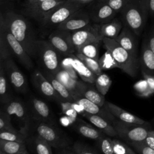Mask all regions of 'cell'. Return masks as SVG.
Masks as SVG:
<instances>
[{
	"mask_svg": "<svg viewBox=\"0 0 154 154\" xmlns=\"http://www.w3.org/2000/svg\"><path fill=\"white\" fill-rule=\"evenodd\" d=\"M8 31L22 44L32 58L35 57V43L37 40L29 21L14 11L7 10L3 13Z\"/></svg>",
	"mask_w": 154,
	"mask_h": 154,
	"instance_id": "6da1fadb",
	"label": "cell"
},
{
	"mask_svg": "<svg viewBox=\"0 0 154 154\" xmlns=\"http://www.w3.org/2000/svg\"><path fill=\"white\" fill-rule=\"evenodd\" d=\"M120 13L123 25L139 36L143 31L149 16V0H129Z\"/></svg>",
	"mask_w": 154,
	"mask_h": 154,
	"instance_id": "7a4b0ae2",
	"label": "cell"
},
{
	"mask_svg": "<svg viewBox=\"0 0 154 154\" xmlns=\"http://www.w3.org/2000/svg\"><path fill=\"white\" fill-rule=\"evenodd\" d=\"M62 55L46 40L37 39L35 43V57L40 70L55 75L60 69Z\"/></svg>",
	"mask_w": 154,
	"mask_h": 154,
	"instance_id": "3957f363",
	"label": "cell"
},
{
	"mask_svg": "<svg viewBox=\"0 0 154 154\" xmlns=\"http://www.w3.org/2000/svg\"><path fill=\"white\" fill-rule=\"evenodd\" d=\"M104 48L112 55L119 68L131 77H135L140 68L139 58L124 49L114 38L103 37L102 40Z\"/></svg>",
	"mask_w": 154,
	"mask_h": 154,
	"instance_id": "277c9868",
	"label": "cell"
},
{
	"mask_svg": "<svg viewBox=\"0 0 154 154\" xmlns=\"http://www.w3.org/2000/svg\"><path fill=\"white\" fill-rule=\"evenodd\" d=\"M83 5L70 0H66L50 11L40 23L42 34L48 35L57 26L82 8Z\"/></svg>",
	"mask_w": 154,
	"mask_h": 154,
	"instance_id": "5b68a950",
	"label": "cell"
},
{
	"mask_svg": "<svg viewBox=\"0 0 154 154\" xmlns=\"http://www.w3.org/2000/svg\"><path fill=\"white\" fill-rule=\"evenodd\" d=\"M16 123L19 131L28 136L30 134L32 119L28 105L18 97H13L1 107Z\"/></svg>",
	"mask_w": 154,
	"mask_h": 154,
	"instance_id": "8992f818",
	"label": "cell"
},
{
	"mask_svg": "<svg viewBox=\"0 0 154 154\" xmlns=\"http://www.w3.org/2000/svg\"><path fill=\"white\" fill-rule=\"evenodd\" d=\"M36 133L45 138L54 149H61L72 145L70 138L57 125L35 121Z\"/></svg>",
	"mask_w": 154,
	"mask_h": 154,
	"instance_id": "52a82bcc",
	"label": "cell"
},
{
	"mask_svg": "<svg viewBox=\"0 0 154 154\" xmlns=\"http://www.w3.org/2000/svg\"><path fill=\"white\" fill-rule=\"evenodd\" d=\"M117 136L126 143L131 141L144 140L149 131L152 129L150 124L140 125L122 121L116 117L112 122Z\"/></svg>",
	"mask_w": 154,
	"mask_h": 154,
	"instance_id": "ba28073f",
	"label": "cell"
},
{
	"mask_svg": "<svg viewBox=\"0 0 154 154\" xmlns=\"http://www.w3.org/2000/svg\"><path fill=\"white\" fill-rule=\"evenodd\" d=\"M0 32H2L4 34L12 55H14L18 61L26 69H32L34 67V63L31 57L22 44L7 29L2 12H1L0 14Z\"/></svg>",
	"mask_w": 154,
	"mask_h": 154,
	"instance_id": "9c48e42d",
	"label": "cell"
},
{
	"mask_svg": "<svg viewBox=\"0 0 154 154\" xmlns=\"http://www.w3.org/2000/svg\"><path fill=\"white\" fill-rule=\"evenodd\" d=\"M48 40L62 56L69 55L76 52L70 31L55 29L50 32Z\"/></svg>",
	"mask_w": 154,
	"mask_h": 154,
	"instance_id": "30bf717a",
	"label": "cell"
},
{
	"mask_svg": "<svg viewBox=\"0 0 154 154\" xmlns=\"http://www.w3.org/2000/svg\"><path fill=\"white\" fill-rule=\"evenodd\" d=\"M27 105L32 120L57 125L54 114L45 102L32 96L28 100Z\"/></svg>",
	"mask_w": 154,
	"mask_h": 154,
	"instance_id": "8fae6325",
	"label": "cell"
},
{
	"mask_svg": "<svg viewBox=\"0 0 154 154\" xmlns=\"http://www.w3.org/2000/svg\"><path fill=\"white\" fill-rule=\"evenodd\" d=\"M2 62L7 77L14 89L19 93H26L28 90L26 79L11 57Z\"/></svg>",
	"mask_w": 154,
	"mask_h": 154,
	"instance_id": "7c38bea8",
	"label": "cell"
},
{
	"mask_svg": "<svg viewBox=\"0 0 154 154\" xmlns=\"http://www.w3.org/2000/svg\"><path fill=\"white\" fill-rule=\"evenodd\" d=\"M98 25L90 23L81 29L71 32L72 40L76 51L87 43L93 42H102V38L99 32Z\"/></svg>",
	"mask_w": 154,
	"mask_h": 154,
	"instance_id": "4fadbf2b",
	"label": "cell"
},
{
	"mask_svg": "<svg viewBox=\"0 0 154 154\" xmlns=\"http://www.w3.org/2000/svg\"><path fill=\"white\" fill-rule=\"evenodd\" d=\"M31 81L35 88L43 96L48 99L55 100L58 102L60 100L53 85L40 69H35L34 70L31 75Z\"/></svg>",
	"mask_w": 154,
	"mask_h": 154,
	"instance_id": "5bb4252c",
	"label": "cell"
},
{
	"mask_svg": "<svg viewBox=\"0 0 154 154\" xmlns=\"http://www.w3.org/2000/svg\"><path fill=\"white\" fill-rule=\"evenodd\" d=\"M66 0H47L32 5L24 7L23 13L40 23L46 16Z\"/></svg>",
	"mask_w": 154,
	"mask_h": 154,
	"instance_id": "9a60e30c",
	"label": "cell"
},
{
	"mask_svg": "<svg viewBox=\"0 0 154 154\" xmlns=\"http://www.w3.org/2000/svg\"><path fill=\"white\" fill-rule=\"evenodd\" d=\"M91 22L88 11L82 7L58 25L56 29L72 32L86 26Z\"/></svg>",
	"mask_w": 154,
	"mask_h": 154,
	"instance_id": "2e32d148",
	"label": "cell"
},
{
	"mask_svg": "<svg viewBox=\"0 0 154 154\" xmlns=\"http://www.w3.org/2000/svg\"><path fill=\"white\" fill-rule=\"evenodd\" d=\"M98 1L97 4L94 5L88 11L91 21L93 23L103 24L114 19L117 13L105 2Z\"/></svg>",
	"mask_w": 154,
	"mask_h": 154,
	"instance_id": "e0dca14e",
	"label": "cell"
},
{
	"mask_svg": "<svg viewBox=\"0 0 154 154\" xmlns=\"http://www.w3.org/2000/svg\"><path fill=\"white\" fill-rule=\"evenodd\" d=\"M54 76L69 90L74 97L76 96H83L84 92L90 84L72 78L69 74L61 67Z\"/></svg>",
	"mask_w": 154,
	"mask_h": 154,
	"instance_id": "ac0fdd59",
	"label": "cell"
},
{
	"mask_svg": "<svg viewBox=\"0 0 154 154\" xmlns=\"http://www.w3.org/2000/svg\"><path fill=\"white\" fill-rule=\"evenodd\" d=\"M25 144L31 153L37 154H52V146L49 143L37 133L29 134Z\"/></svg>",
	"mask_w": 154,
	"mask_h": 154,
	"instance_id": "d6986e66",
	"label": "cell"
},
{
	"mask_svg": "<svg viewBox=\"0 0 154 154\" xmlns=\"http://www.w3.org/2000/svg\"><path fill=\"white\" fill-rule=\"evenodd\" d=\"M137 35L128 26L123 27L115 40L126 51L135 57H137L138 43L136 38Z\"/></svg>",
	"mask_w": 154,
	"mask_h": 154,
	"instance_id": "ffe728a7",
	"label": "cell"
},
{
	"mask_svg": "<svg viewBox=\"0 0 154 154\" xmlns=\"http://www.w3.org/2000/svg\"><path fill=\"white\" fill-rule=\"evenodd\" d=\"M75 102L81 105L84 109L85 111L90 114L99 115L104 119H106L111 123L113 120L116 118L108 110H107L104 106L101 107L96 103L92 102L90 100L87 99L83 96H76L74 97Z\"/></svg>",
	"mask_w": 154,
	"mask_h": 154,
	"instance_id": "44dd1931",
	"label": "cell"
},
{
	"mask_svg": "<svg viewBox=\"0 0 154 154\" xmlns=\"http://www.w3.org/2000/svg\"><path fill=\"white\" fill-rule=\"evenodd\" d=\"M141 72L154 75V52L151 49L147 38H144L139 58Z\"/></svg>",
	"mask_w": 154,
	"mask_h": 154,
	"instance_id": "7402d4cb",
	"label": "cell"
},
{
	"mask_svg": "<svg viewBox=\"0 0 154 154\" xmlns=\"http://www.w3.org/2000/svg\"><path fill=\"white\" fill-rule=\"evenodd\" d=\"M103 106L108 110L117 119L128 123H132L140 125L149 124L144 120L128 112L119 106L108 101H105Z\"/></svg>",
	"mask_w": 154,
	"mask_h": 154,
	"instance_id": "603a6c76",
	"label": "cell"
},
{
	"mask_svg": "<svg viewBox=\"0 0 154 154\" xmlns=\"http://www.w3.org/2000/svg\"><path fill=\"white\" fill-rule=\"evenodd\" d=\"M82 116L85 117L98 129L101 131L106 135L109 137L117 136V132L112 123L103 117L99 115L93 114L87 112H85Z\"/></svg>",
	"mask_w": 154,
	"mask_h": 154,
	"instance_id": "cb8c5ba5",
	"label": "cell"
},
{
	"mask_svg": "<svg viewBox=\"0 0 154 154\" xmlns=\"http://www.w3.org/2000/svg\"><path fill=\"white\" fill-rule=\"evenodd\" d=\"M123 27L122 22L118 18H114L109 22L99 24L98 30L102 38L108 37L115 39L121 32Z\"/></svg>",
	"mask_w": 154,
	"mask_h": 154,
	"instance_id": "d4e9b609",
	"label": "cell"
},
{
	"mask_svg": "<svg viewBox=\"0 0 154 154\" xmlns=\"http://www.w3.org/2000/svg\"><path fill=\"white\" fill-rule=\"evenodd\" d=\"M71 56L73 67L81 79L85 82L94 84L97 75L91 71L75 54H71Z\"/></svg>",
	"mask_w": 154,
	"mask_h": 154,
	"instance_id": "484cf974",
	"label": "cell"
},
{
	"mask_svg": "<svg viewBox=\"0 0 154 154\" xmlns=\"http://www.w3.org/2000/svg\"><path fill=\"white\" fill-rule=\"evenodd\" d=\"M25 143L0 139V154H28Z\"/></svg>",
	"mask_w": 154,
	"mask_h": 154,
	"instance_id": "4316f807",
	"label": "cell"
},
{
	"mask_svg": "<svg viewBox=\"0 0 154 154\" xmlns=\"http://www.w3.org/2000/svg\"><path fill=\"white\" fill-rule=\"evenodd\" d=\"M72 126L81 135L91 140H96L104 134L99 129L92 127L79 118Z\"/></svg>",
	"mask_w": 154,
	"mask_h": 154,
	"instance_id": "83f0119b",
	"label": "cell"
},
{
	"mask_svg": "<svg viewBox=\"0 0 154 154\" xmlns=\"http://www.w3.org/2000/svg\"><path fill=\"white\" fill-rule=\"evenodd\" d=\"M43 74L51 82L54 88H55L57 93L58 94L60 100L58 101H64V102H74L75 99L73 95L69 91V90L66 88L61 82H60L53 75L43 72Z\"/></svg>",
	"mask_w": 154,
	"mask_h": 154,
	"instance_id": "f1b7e54d",
	"label": "cell"
},
{
	"mask_svg": "<svg viewBox=\"0 0 154 154\" xmlns=\"http://www.w3.org/2000/svg\"><path fill=\"white\" fill-rule=\"evenodd\" d=\"M13 97L8 88L3 62L0 61V101L4 104L8 102Z\"/></svg>",
	"mask_w": 154,
	"mask_h": 154,
	"instance_id": "f546056e",
	"label": "cell"
},
{
	"mask_svg": "<svg viewBox=\"0 0 154 154\" xmlns=\"http://www.w3.org/2000/svg\"><path fill=\"white\" fill-rule=\"evenodd\" d=\"M93 84H88L87 88L84 92L83 96L96 105L103 107L105 103V95L101 94L99 91L96 90V88L95 89L93 87Z\"/></svg>",
	"mask_w": 154,
	"mask_h": 154,
	"instance_id": "4dcf8cb0",
	"label": "cell"
},
{
	"mask_svg": "<svg viewBox=\"0 0 154 154\" xmlns=\"http://www.w3.org/2000/svg\"><path fill=\"white\" fill-rule=\"evenodd\" d=\"M101 42H93L87 43L79 48L76 52L99 61V48Z\"/></svg>",
	"mask_w": 154,
	"mask_h": 154,
	"instance_id": "1f68e13d",
	"label": "cell"
},
{
	"mask_svg": "<svg viewBox=\"0 0 154 154\" xmlns=\"http://www.w3.org/2000/svg\"><path fill=\"white\" fill-rule=\"evenodd\" d=\"M111 84V79L107 74L104 73H101L97 75L94 82L96 90L103 95L106 94Z\"/></svg>",
	"mask_w": 154,
	"mask_h": 154,
	"instance_id": "d6a6232c",
	"label": "cell"
},
{
	"mask_svg": "<svg viewBox=\"0 0 154 154\" xmlns=\"http://www.w3.org/2000/svg\"><path fill=\"white\" fill-rule=\"evenodd\" d=\"M96 145L99 150L105 154H114L112 148V139L105 134L96 140Z\"/></svg>",
	"mask_w": 154,
	"mask_h": 154,
	"instance_id": "836d02e7",
	"label": "cell"
},
{
	"mask_svg": "<svg viewBox=\"0 0 154 154\" xmlns=\"http://www.w3.org/2000/svg\"><path fill=\"white\" fill-rule=\"evenodd\" d=\"M99 63L102 70L119 68L117 63L113 57L112 54L108 50H106L101 57L99 58Z\"/></svg>",
	"mask_w": 154,
	"mask_h": 154,
	"instance_id": "e575fe53",
	"label": "cell"
},
{
	"mask_svg": "<svg viewBox=\"0 0 154 154\" xmlns=\"http://www.w3.org/2000/svg\"><path fill=\"white\" fill-rule=\"evenodd\" d=\"M75 54L97 76V75H100L101 73H102V70L100 68V66L99 65L98 61H96L93 58L88 57L79 52H76Z\"/></svg>",
	"mask_w": 154,
	"mask_h": 154,
	"instance_id": "d590c367",
	"label": "cell"
},
{
	"mask_svg": "<svg viewBox=\"0 0 154 154\" xmlns=\"http://www.w3.org/2000/svg\"><path fill=\"white\" fill-rule=\"evenodd\" d=\"M135 93L138 96L142 97H149L153 94L150 89L147 80L144 78L138 81L133 86Z\"/></svg>",
	"mask_w": 154,
	"mask_h": 154,
	"instance_id": "8d00e7d4",
	"label": "cell"
},
{
	"mask_svg": "<svg viewBox=\"0 0 154 154\" xmlns=\"http://www.w3.org/2000/svg\"><path fill=\"white\" fill-rule=\"evenodd\" d=\"M0 131H8L11 132L19 131L13 127L10 116L2 108L0 109Z\"/></svg>",
	"mask_w": 154,
	"mask_h": 154,
	"instance_id": "74e56055",
	"label": "cell"
},
{
	"mask_svg": "<svg viewBox=\"0 0 154 154\" xmlns=\"http://www.w3.org/2000/svg\"><path fill=\"white\" fill-rule=\"evenodd\" d=\"M27 136L20 131L11 132L8 131H0V139L25 143Z\"/></svg>",
	"mask_w": 154,
	"mask_h": 154,
	"instance_id": "f35d334b",
	"label": "cell"
},
{
	"mask_svg": "<svg viewBox=\"0 0 154 154\" xmlns=\"http://www.w3.org/2000/svg\"><path fill=\"white\" fill-rule=\"evenodd\" d=\"M60 66L61 67L64 69L72 78L78 79L79 75L73 67L71 54L67 56H62Z\"/></svg>",
	"mask_w": 154,
	"mask_h": 154,
	"instance_id": "ab89813d",
	"label": "cell"
},
{
	"mask_svg": "<svg viewBox=\"0 0 154 154\" xmlns=\"http://www.w3.org/2000/svg\"><path fill=\"white\" fill-rule=\"evenodd\" d=\"M74 154H97L99 152L87 144L76 141L72 144Z\"/></svg>",
	"mask_w": 154,
	"mask_h": 154,
	"instance_id": "60d3db41",
	"label": "cell"
},
{
	"mask_svg": "<svg viewBox=\"0 0 154 154\" xmlns=\"http://www.w3.org/2000/svg\"><path fill=\"white\" fill-rule=\"evenodd\" d=\"M112 148L114 154H135L136 152L127 144L118 139H112Z\"/></svg>",
	"mask_w": 154,
	"mask_h": 154,
	"instance_id": "b9f144b4",
	"label": "cell"
},
{
	"mask_svg": "<svg viewBox=\"0 0 154 154\" xmlns=\"http://www.w3.org/2000/svg\"><path fill=\"white\" fill-rule=\"evenodd\" d=\"M129 144L136 153L140 154H154V150L150 147L144 140L131 141L127 143Z\"/></svg>",
	"mask_w": 154,
	"mask_h": 154,
	"instance_id": "7bdbcfd3",
	"label": "cell"
},
{
	"mask_svg": "<svg viewBox=\"0 0 154 154\" xmlns=\"http://www.w3.org/2000/svg\"><path fill=\"white\" fill-rule=\"evenodd\" d=\"M12 55L11 51L5 37L4 34L0 32V61H4Z\"/></svg>",
	"mask_w": 154,
	"mask_h": 154,
	"instance_id": "ee69618b",
	"label": "cell"
},
{
	"mask_svg": "<svg viewBox=\"0 0 154 154\" xmlns=\"http://www.w3.org/2000/svg\"><path fill=\"white\" fill-rule=\"evenodd\" d=\"M107 3L117 13H120L129 0H100Z\"/></svg>",
	"mask_w": 154,
	"mask_h": 154,
	"instance_id": "f6af8a7d",
	"label": "cell"
},
{
	"mask_svg": "<svg viewBox=\"0 0 154 154\" xmlns=\"http://www.w3.org/2000/svg\"><path fill=\"white\" fill-rule=\"evenodd\" d=\"M78 118V117H70L65 115L64 116L60 118V122L61 123V125H63V126H67L72 125L76 121Z\"/></svg>",
	"mask_w": 154,
	"mask_h": 154,
	"instance_id": "bcb514c9",
	"label": "cell"
},
{
	"mask_svg": "<svg viewBox=\"0 0 154 154\" xmlns=\"http://www.w3.org/2000/svg\"><path fill=\"white\" fill-rule=\"evenodd\" d=\"M144 141L146 143V144L151 147L152 149L154 150V131L152 129H150L147 137L144 139Z\"/></svg>",
	"mask_w": 154,
	"mask_h": 154,
	"instance_id": "7dc6e473",
	"label": "cell"
},
{
	"mask_svg": "<svg viewBox=\"0 0 154 154\" xmlns=\"http://www.w3.org/2000/svg\"><path fill=\"white\" fill-rule=\"evenodd\" d=\"M151 49L154 52V25L151 27L146 37Z\"/></svg>",
	"mask_w": 154,
	"mask_h": 154,
	"instance_id": "c3c4849f",
	"label": "cell"
},
{
	"mask_svg": "<svg viewBox=\"0 0 154 154\" xmlns=\"http://www.w3.org/2000/svg\"><path fill=\"white\" fill-rule=\"evenodd\" d=\"M141 73H142L144 78H145L147 80L150 89L152 90V91L154 94V75H149V74H147V73H146L145 72H141Z\"/></svg>",
	"mask_w": 154,
	"mask_h": 154,
	"instance_id": "681fc988",
	"label": "cell"
},
{
	"mask_svg": "<svg viewBox=\"0 0 154 154\" xmlns=\"http://www.w3.org/2000/svg\"><path fill=\"white\" fill-rule=\"evenodd\" d=\"M55 150L56 153L60 154H74L72 145L61 149H55Z\"/></svg>",
	"mask_w": 154,
	"mask_h": 154,
	"instance_id": "f907efd6",
	"label": "cell"
},
{
	"mask_svg": "<svg viewBox=\"0 0 154 154\" xmlns=\"http://www.w3.org/2000/svg\"><path fill=\"white\" fill-rule=\"evenodd\" d=\"M63 112L68 116L70 117H77L78 113L73 108H69L67 109H65L63 111Z\"/></svg>",
	"mask_w": 154,
	"mask_h": 154,
	"instance_id": "816d5d0a",
	"label": "cell"
},
{
	"mask_svg": "<svg viewBox=\"0 0 154 154\" xmlns=\"http://www.w3.org/2000/svg\"><path fill=\"white\" fill-rule=\"evenodd\" d=\"M45 1H47V0H26L25 2L24 7L40 3V2Z\"/></svg>",
	"mask_w": 154,
	"mask_h": 154,
	"instance_id": "f5cc1de1",
	"label": "cell"
},
{
	"mask_svg": "<svg viewBox=\"0 0 154 154\" xmlns=\"http://www.w3.org/2000/svg\"><path fill=\"white\" fill-rule=\"evenodd\" d=\"M149 16L154 17V0H149Z\"/></svg>",
	"mask_w": 154,
	"mask_h": 154,
	"instance_id": "db71d44e",
	"label": "cell"
},
{
	"mask_svg": "<svg viewBox=\"0 0 154 154\" xmlns=\"http://www.w3.org/2000/svg\"><path fill=\"white\" fill-rule=\"evenodd\" d=\"M70 1H75V2H78V3L81 4L82 5H84V4L90 3V2H93L94 0H70Z\"/></svg>",
	"mask_w": 154,
	"mask_h": 154,
	"instance_id": "11a10c76",
	"label": "cell"
},
{
	"mask_svg": "<svg viewBox=\"0 0 154 154\" xmlns=\"http://www.w3.org/2000/svg\"><path fill=\"white\" fill-rule=\"evenodd\" d=\"M153 122H154V118H153Z\"/></svg>",
	"mask_w": 154,
	"mask_h": 154,
	"instance_id": "9f6ffc18",
	"label": "cell"
}]
</instances>
